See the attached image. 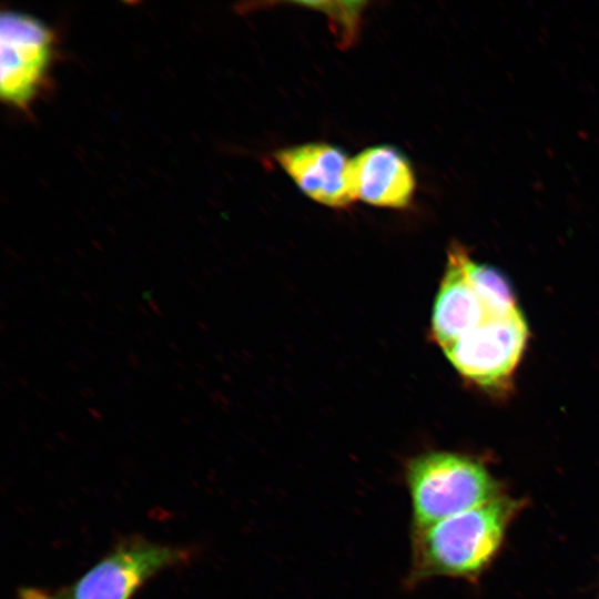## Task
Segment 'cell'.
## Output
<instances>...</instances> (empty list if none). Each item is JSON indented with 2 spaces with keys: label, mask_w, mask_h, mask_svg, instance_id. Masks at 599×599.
<instances>
[{
  "label": "cell",
  "mask_w": 599,
  "mask_h": 599,
  "mask_svg": "<svg viewBox=\"0 0 599 599\" xmlns=\"http://www.w3.org/2000/svg\"><path fill=\"white\" fill-rule=\"evenodd\" d=\"M19 599H59L39 588L24 587L19 589Z\"/></svg>",
  "instance_id": "11"
},
{
  "label": "cell",
  "mask_w": 599,
  "mask_h": 599,
  "mask_svg": "<svg viewBox=\"0 0 599 599\" xmlns=\"http://www.w3.org/2000/svg\"><path fill=\"white\" fill-rule=\"evenodd\" d=\"M275 160L297 187L315 202L339 209L354 201L349 182L351 161L338 148L306 143L280 150Z\"/></svg>",
  "instance_id": "7"
},
{
  "label": "cell",
  "mask_w": 599,
  "mask_h": 599,
  "mask_svg": "<svg viewBox=\"0 0 599 599\" xmlns=\"http://www.w3.org/2000/svg\"><path fill=\"white\" fill-rule=\"evenodd\" d=\"M468 257L464 245L451 243L432 316V336L443 349L493 317L470 281Z\"/></svg>",
  "instance_id": "6"
},
{
  "label": "cell",
  "mask_w": 599,
  "mask_h": 599,
  "mask_svg": "<svg viewBox=\"0 0 599 599\" xmlns=\"http://www.w3.org/2000/svg\"><path fill=\"white\" fill-rule=\"evenodd\" d=\"M184 548L130 539L118 544L87 570L59 599H131L159 572L184 562Z\"/></svg>",
  "instance_id": "3"
},
{
  "label": "cell",
  "mask_w": 599,
  "mask_h": 599,
  "mask_svg": "<svg viewBox=\"0 0 599 599\" xmlns=\"http://www.w3.org/2000/svg\"><path fill=\"white\" fill-rule=\"evenodd\" d=\"M516 505L499 496L423 528H413L409 586L436 576L469 577L499 548Z\"/></svg>",
  "instance_id": "1"
},
{
  "label": "cell",
  "mask_w": 599,
  "mask_h": 599,
  "mask_svg": "<svg viewBox=\"0 0 599 599\" xmlns=\"http://www.w3.org/2000/svg\"><path fill=\"white\" fill-rule=\"evenodd\" d=\"M467 271L475 290L491 316H505L519 308L509 282L497 268L476 263L469 256Z\"/></svg>",
  "instance_id": "9"
},
{
  "label": "cell",
  "mask_w": 599,
  "mask_h": 599,
  "mask_svg": "<svg viewBox=\"0 0 599 599\" xmlns=\"http://www.w3.org/2000/svg\"><path fill=\"white\" fill-rule=\"evenodd\" d=\"M349 182L354 200L389 209L407 206L416 187L409 161L390 145L372 146L356 155Z\"/></svg>",
  "instance_id": "8"
},
{
  "label": "cell",
  "mask_w": 599,
  "mask_h": 599,
  "mask_svg": "<svg viewBox=\"0 0 599 599\" xmlns=\"http://www.w3.org/2000/svg\"><path fill=\"white\" fill-rule=\"evenodd\" d=\"M1 98L27 109L43 90L53 61L54 35L39 19L17 11L1 16Z\"/></svg>",
  "instance_id": "4"
},
{
  "label": "cell",
  "mask_w": 599,
  "mask_h": 599,
  "mask_svg": "<svg viewBox=\"0 0 599 599\" xmlns=\"http://www.w3.org/2000/svg\"><path fill=\"white\" fill-rule=\"evenodd\" d=\"M527 339V322L518 308L505 316L487 318L444 352L463 377L480 387L496 389L510 380Z\"/></svg>",
  "instance_id": "5"
},
{
  "label": "cell",
  "mask_w": 599,
  "mask_h": 599,
  "mask_svg": "<svg viewBox=\"0 0 599 599\" xmlns=\"http://www.w3.org/2000/svg\"><path fill=\"white\" fill-rule=\"evenodd\" d=\"M413 528H423L479 507L497 497L495 478L477 460L429 451L412 458L405 469Z\"/></svg>",
  "instance_id": "2"
},
{
  "label": "cell",
  "mask_w": 599,
  "mask_h": 599,
  "mask_svg": "<svg viewBox=\"0 0 599 599\" xmlns=\"http://www.w3.org/2000/svg\"><path fill=\"white\" fill-rule=\"evenodd\" d=\"M301 4L319 10L329 18L339 44L347 47L353 43L365 2H305Z\"/></svg>",
  "instance_id": "10"
}]
</instances>
